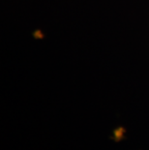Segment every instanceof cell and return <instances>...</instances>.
<instances>
[]
</instances>
